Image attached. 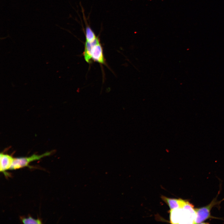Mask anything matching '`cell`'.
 <instances>
[{
    "label": "cell",
    "instance_id": "1",
    "mask_svg": "<svg viewBox=\"0 0 224 224\" xmlns=\"http://www.w3.org/2000/svg\"><path fill=\"white\" fill-rule=\"evenodd\" d=\"M224 199L218 201L216 197L206 206L198 208H194L196 217L193 221V224L202 223L206 220L210 218H219L212 216L211 215V211L213 207L215 206H219L221 202Z\"/></svg>",
    "mask_w": 224,
    "mask_h": 224
},
{
    "label": "cell",
    "instance_id": "2",
    "mask_svg": "<svg viewBox=\"0 0 224 224\" xmlns=\"http://www.w3.org/2000/svg\"><path fill=\"white\" fill-rule=\"evenodd\" d=\"M50 154V152H48L40 155L34 154L29 157L14 158L10 170H15L27 167L30 162L40 160L44 156H49Z\"/></svg>",
    "mask_w": 224,
    "mask_h": 224
},
{
    "label": "cell",
    "instance_id": "3",
    "mask_svg": "<svg viewBox=\"0 0 224 224\" xmlns=\"http://www.w3.org/2000/svg\"><path fill=\"white\" fill-rule=\"evenodd\" d=\"M91 55L92 59L94 61L101 64L105 63L102 48L100 42L93 46L91 50Z\"/></svg>",
    "mask_w": 224,
    "mask_h": 224
},
{
    "label": "cell",
    "instance_id": "4",
    "mask_svg": "<svg viewBox=\"0 0 224 224\" xmlns=\"http://www.w3.org/2000/svg\"><path fill=\"white\" fill-rule=\"evenodd\" d=\"M14 158L11 156L1 153L0 154V171L5 175V171L10 170Z\"/></svg>",
    "mask_w": 224,
    "mask_h": 224
},
{
    "label": "cell",
    "instance_id": "5",
    "mask_svg": "<svg viewBox=\"0 0 224 224\" xmlns=\"http://www.w3.org/2000/svg\"><path fill=\"white\" fill-rule=\"evenodd\" d=\"M162 199L169 206L170 210L183 208L187 201L181 199H176L161 196Z\"/></svg>",
    "mask_w": 224,
    "mask_h": 224
},
{
    "label": "cell",
    "instance_id": "6",
    "mask_svg": "<svg viewBox=\"0 0 224 224\" xmlns=\"http://www.w3.org/2000/svg\"><path fill=\"white\" fill-rule=\"evenodd\" d=\"M100 42V40L98 37L92 42L86 41L83 55L85 60L87 63H91L92 60L91 53L93 47Z\"/></svg>",
    "mask_w": 224,
    "mask_h": 224
},
{
    "label": "cell",
    "instance_id": "7",
    "mask_svg": "<svg viewBox=\"0 0 224 224\" xmlns=\"http://www.w3.org/2000/svg\"><path fill=\"white\" fill-rule=\"evenodd\" d=\"M86 41L88 42H92L97 38L93 31L91 28L87 25H86L85 29Z\"/></svg>",
    "mask_w": 224,
    "mask_h": 224
},
{
    "label": "cell",
    "instance_id": "8",
    "mask_svg": "<svg viewBox=\"0 0 224 224\" xmlns=\"http://www.w3.org/2000/svg\"><path fill=\"white\" fill-rule=\"evenodd\" d=\"M21 220L24 224H41L42 223L40 220L35 219L31 217H29L27 218H23Z\"/></svg>",
    "mask_w": 224,
    "mask_h": 224
}]
</instances>
